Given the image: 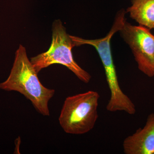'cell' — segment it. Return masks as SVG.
<instances>
[{
    "instance_id": "8992f818",
    "label": "cell",
    "mask_w": 154,
    "mask_h": 154,
    "mask_svg": "<svg viewBox=\"0 0 154 154\" xmlns=\"http://www.w3.org/2000/svg\"><path fill=\"white\" fill-rule=\"evenodd\" d=\"M123 149L125 154H154V113L148 116L142 128L124 140Z\"/></svg>"
},
{
    "instance_id": "7a4b0ae2",
    "label": "cell",
    "mask_w": 154,
    "mask_h": 154,
    "mask_svg": "<svg viewBox=\"0 0 154 154\" xmlns=\"http://www.w3.org/2000/svg\"><path fill=\"white\" fill-rule=\"evenodd\" d=\"M124 11H119L116 15L112 28L107 35L103 38L86 39L70 35L74 46L89 45L97 51L105 70L106 81L110 91V98L106 109L110 112L124 111L130 115L135 114L136 107L132 101L121 90L119 83L114 65L110 40L116 32L120 30L126 22Z\"/></svg>"
},
{
    "instance_id": "5b68a950",
    "label": "cell",
    "mask_w": 154,
    "mask_h": 154,
    "mask_svg": "<svg viewBox=\"0 0 154 154\" xmlns=\"http://www.w3.org/2000/svg\"><path fill=\"white\" fill-rule=\"evenodd\" d=\"M148 28L126 22L120 35L132 51L138 68L147 76H154V35Z\"/></svg>"
},
{
    "instance_id": "ba28073f",
    "label": "cell",
    "mask_w": 154,
    "mask_h": 154,
    "mask_svg": "<svg viewBox=\"0 0 154 154\" xmlns=\"http://www.w3.org/2000/svg\"></svg>"
},
{
    "instance_id": "6da1fadb",
    "label": "cell",
    "mask_w": 154,
    "mask_h": 154,
    "mask_svg": "<svg viewBox=\"0 0 154 154\" xmlns=\"http://www.w3.org/2000/svg\"><path fill=\"white\" fill-rule=\"evenodd\" d=\"M37 75L25 47L20 45L15 53L10 75L5 81L0 83V89L19 92L30 100L37 112L48 116V102L54 96L55 90L42 85Z\"/></svg>"
},
{
    "instance_id": "3957f363",
    "label": "cell",
    "mask_w": 154,
    "mask_h": 154,
    "mask_svg": "<svg viewBox=\"0 0 154 154\" xmlns=\"http://www.w3.org/2000/svg\"><path fill=\"white\" fill-rule=\"evenodd\" d=\"M100 95L90 91L67 97L59 121L64 131L69 134H85L94 128L98 119Z\"/></svg>"
},
{
    "instance_id": "277c9868",
    "label": "cell",
    "mask_w": 154,
    "mask_h": 154,
    "mask_svg": "<svg viewBox=\"0 0 154 154\" xmlns=\"http://www.w3.org/2000/svg\"><path fill=\"white\" fill-rule=\"evenodd\" d=\"M75 47L70 35L60 20H56L52 25V41L49 49L31 58L30 62L37 73L42 69L54 64L66 67L83 82L88 84L91 81V75L83 69L75 61L72 48Z\"/></svg>"
},
{
    "instance_id": "52a82bcc",
    "label": "cell",
    "mask_w": 154,
    "mask_h": 154,
    "mask_svg": "<svg viewBox=\"0 0 154 154\" xmlns=\"http://www.w3.org/2000/svg\"><path fill=\"white\" fill-rule=\"evenodd\" d=\"M127 10L130 17L139 25L149 30L154 29V0H131Z\"/></svg>"
}]
</instances>
